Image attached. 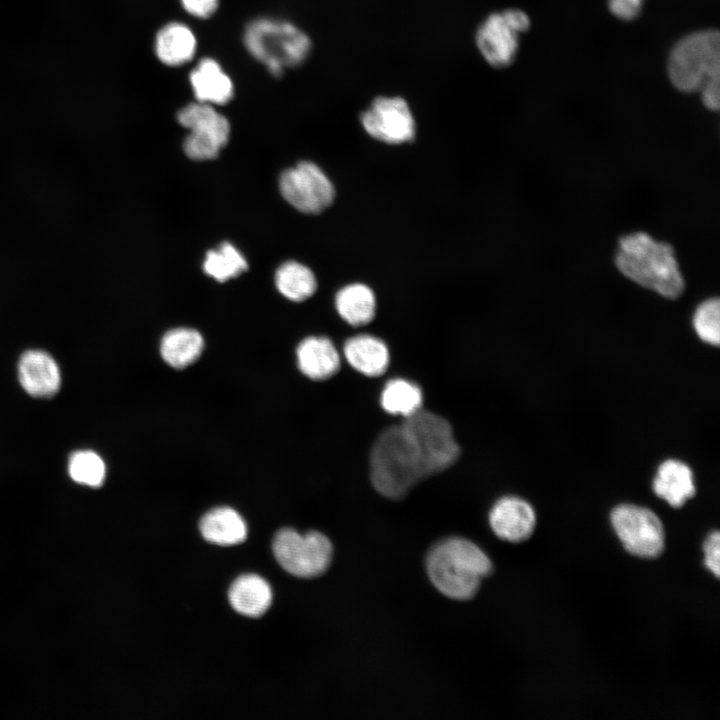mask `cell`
Returning a JSON list of instances; mask_svg holds the SVG:
<instances>
[{
	"label": "cell",
	"mask_w": 720,
	"mask_h": 720,
	"mask_svg": "<svg viewBox=\"0 0 720 720\" xmlns=\"http://www.w3.org/2000/svg\"><path fill=\"white\" fill-rule=\"evenodd\" d=\"M243 40L249 53L277 77L283 68L302 64L312 47L308 35L298 27L272 19L250 22Z\"/></svg>",
	"instance_id": "cell-5"
},
{
	"label": "cell",
	"mask_w": 720,
	"mask_h": 720,
	"mask_svg": "<svg viewBox=\"0 0 720 720\" xmlns=\"http://www.w3.org/2000/svg\"><path fill=\"white\" fill-rule=\"evenodd\" d=\"M335 308L348 325L362 327L371 323L376 316V297L365 284H349L337 292Z\"/></svg>",
	"instance_id": "cell-20"
},
{
	"label": "cell",
	"mask_w": 720,
	"mask_h": 720,
	"mask_svg": "<svg viewBox=\"0 0 720 720\" xmlns=\"http://www.w3.org/2000/svg\"><path fill=\"white\" fill-rule=\"evenodd\" d=\"M461 454L452 422L423 407L376 432L367 453L368 478L379 495L401 500L419 483L452 468Z\"/></svg>",
	"instance_id": "cell-1"
},
{
	"label": "cell",
	"mask_w": 720,
	"mask_h": 720,
	"mask_svg": "<svg viewBox=\"0 0 720 720\" xmlns=\"http://www.w3.org/2000/svg\"><path fill=\"white\" fill-rule=\"evenodd\" d=\"M70 477L79 484L99 487L105 479V464L93 451H77L70 456L68 463Z\"/></svg>",
	"instance_id": "cell-26"
},
{
	"label": "cell",
	"mask_w": 720,
	"mask_h": 720,
	"mask_svg": "<svg viewBox=\"0 0 720 720\" xmlns=\"http://www.w3.org/2000/svg\"><path fill=\"white\" fill-rule=\"evenodd\" d=\"M530 27L528 15L509 8L488 15L478 26L475 44L484 60L494 68L512 64L519 48V35Z\"/></svg>",
	"instance_id": "cell-7"
},
{
	"label": "cell",
	"mask_w": 720,
	"mask_h": 720,
	"mask_svg": "<svg viewBox=\"0 0 720 720\" xmlns=\"http://www.w3.org/2000/svg\"><path fill=\"white\" fill-rule=\"evenodd\" d=\"M672 84L685 93L700 92L703 104L719 109L720 36L717 30L692 33L673 48L668 61Z\"/></svg>",
	"instance_id": "cell-3"
},
{
	"label": "cell",
	"mask_w": 720,
	"mask_h": 720,
	"mask_svg": "<svg viewBox=\"0 0 720 720\" xmlns=\"http://www.w3.org/2000/svg\"><path fill=\"white\" fill-rule=\"evenodd\" d=\"M189 80L198 102L225 104L233 96L231 79L211 58L202 59L191 71Z\"/></svg>",
	"instance_id": "cell-18"
},
{
	"label": "cell",
	"mask_w": 720,
	"mask_h": 720,
	"mask_svg": "<svg viewBox=\"0 0 720 720\" xmlns=\"http://www.w3.org/2000/svg\"><path fill=\"white\" fill-rule=\"evenodd\" d=\"M279 189L283 198L295 209L318 214L334 201L335 189L325 173L314 163L300 162L282 172Z\"/></svg>",
	"instance_id": "cell-10"
},
{
	"label": "cell",
	"mask_w": 720,
	"mask_h": 720,
	"mask_svg": "<svg viewBox=\"0 0 720 720\" xmlns=\"http://www.w3.org/2000/svg\"><path fill=\"white\" fill-rule=\"evenodd\" d=\"M177 120L190 131L183 149L192 160L216 158L229 140L228 120L208 103L188 104L177 113Z\"/></svg>",
	"instance_id": "cell-8"
},
{
	"label": "cell",
	"mask_w": 720,
	"mask_h": 720,
	"mask_svg": "<svg viewBox=\"0 0 720 720\" xmlns=\"http://www.w3.org/2000/svg\"><path fill=\"white\" fill-rule=\"evenodd\" d=\"M274 556L288 573L313 578L329 567L333 547L326 535L318 531L300 534L292 528L279 530L272 543Z\"/></svg>",
	"instance_id": "cell-6"
},
{
	"label": "cell",
	"mask_w": 720,
	"mask_h": 720,
	"mask_svg": "<svg viewBox=\"0 0 720 720\" xmlns=\"http://www.w3.org/2000/svg\"><path fill=\"white\" fill-rule=\"evenodd\" d=\"M199 526L202 536L217 545L239 544L247 537L244 519L230 507H217L208 511L201 518Z\"/></svg>",
	"instance_id": "cell-21"
},
{
	"label": "cell",
	"mask_w": 720,
	"mask_h": 720,
	"mask_svg": "<svg viewBox=\"0 0 720 720\" xmlns=\"http://www.w3.org/2000/svg\"><path fill=\"white\" fill-rule=\"evenodd\" d=\"M612 526L631 554L655 558L664 549L665 533L658 516L645 507L622 504L611 513Z\"/></svg>",
	"instance_id": "cell-9"
},
{
	"label": "cell",
	"mask_w": 720,
	"mask_h": 720,
	"mask_svg": "<svg viewBox=\"0 0 720 720\" xmlns=\"http://www.w3.org/2000/svg\"><path fill=\"white\" fill-rule=\"evenodd\" d=\"M248 264L241 252L229 242L207 252L204 272L217 281L224 282L246 271Z\"/></svg>",
	"instance_id": "cell-25"
},
{
	"label": "cell",
	"mask_w": 720,
	"mask_h": 720,
	"mask_svg": "<svg viewBox=\"0 0 720 720\" xmlns=\"http://www.w3.org/2000/svg\"><path fill=\"white\" fill-rule=\"evenodd\" d=\"M297 364L304 376L314 381H325L341 370V354L327 336L304 338L296 349Z\"/></svg>",
	"instance_id": "cell-14"
},
{
	"label": "cell",
	"mask_w": 720,
	"mask_h": 720,
	"mask_svg": "<svg viewBox=\"0 0 720 720\" xmlns=\"http://www.w3.org/2000/svg\"><path fill=\"white\" fill-rule=\"evenodd\" d=\"M195 50V36L184 24L169 23L157 33L155 52L166 65L177 66L191 60Z\"/></svg>",
	"instance_id": "cell-22"
},
{
	"label": "cell",
	"mask_w": 720,
	"mask_h": 720,
	"mask_svg": "<svg viewBox=\"0 0 720 720\" xmlns=\"http://www.w3.org/2000/svg\"><path fill=\"white\" fill-rule=\"evenodd\" d=\"M342 354L351 369L368 378L383 376L392 360L389 345L384 339L370 333L347 338L342 346Z\"/></svg>",
	"instance_id": "cell-12"
},
{
	"label": "cell",
	"mask_w": 720,
	"mask_h": 720,
	"mask_svg": "<svg viewBox=\"0 0 720 720\" xmlns=\"http://www.w3.org/2000/svg\"><path fill=\"white\" fill-rule=\"evenodd\" d=\"M653 490L657 496L666 500L672 507H681L695 494L693 474L685 463L669 459L657 470L653 481Z\"/></svg>",
	"instance_id": "cell-19"
},
{
	"label": "cell",
	"mask_w": 720,
	"mask_h": 720,
	"mask_svg": "<svg viewBox=\"0 0 720 720\" xmlns=\"http://www.w3.org/2000/svg\"><path fill=\"white\" fill-rule=\"evenodd\" d=\"M427 574L438 591L455 600H467L478 591L481 580L492 572L484 551L464 538L436 544L426 559Z\"/></svg>",
	"instance_id": "cell-4"
},
{
	"label": "cell",
	"mask_w": 720,
	"mask_h": 720,
	"mask_svg": "<svg viewBox=\"0 0 720 720\" xmlns=\"http://www.w3.org/2000/svg\"><path fill=\"white\" fill-rule=\"evenodd\" d=\"M705 565L716 576L720 575V534H710L704 543Z\"/></svg>",
	"instance_id": "cell-28"
},
{
	"label": "cell",
	"mask_w": 720,
	"mask_h": 720,
	"mask_svg": "<svg viewBox=\"0 0 720 720\" xmlns=\"http://www.w3.org/2000/svg\"><path fill=\"white\" fill-rule=\"evenodd\" d=\"M364 130L374 139L402 144L415 138L416 123L408 102L400 96H377L360 115Z\"/></svg>",
	"instance_id": "cell-11"
},
{
	"label": "cell",
	"mask_w": 720,
	"mask_h": 720,
	"mask_svg": "<svg viewBox=\"0 0 720 720\" xmlns=\"http://www.w3.org/2000/svg\"><path fill=\"white\" fill-rule=\"evenodd\" d=\"M693 326L698 337L711 345L720 342V303L718 298L702 302L693 316Z\"/></svg>",
	"instance_id": "cell-27"
},
{
	"label": "cell",
	"mask_w": 720,
	"mask_h": 720,
	"mask_svg": "<svg viewBox=\"0 0 720 720\" xmlns=\"http://www.w3.org/2000/svg\"><path fill=\"white\" fill-rule=\"evenodd\" d=\"M18 378L25 391L35 397H51L61 384L57 363L41 350H29L21 355Z\"/></svg>",
	"instance_id": "cell-15"
},
{
	"label": "cell",
	"mask_w": 720,
	"mask_h": 720,
	"mask_svg": "<svg viewBox=\"0 0 720 720\" xmlns=\"http://www.w3.org/2000/svg\"><path fill=\"white\" fill-rule=\"evenodd\" d=\"M203 347L204 341L198 331L181 327L165 333L161 340L160 351L168 365L182 369L199 358Z\"/></svg>",
	"instance_id": "cell-23"
},
{
	"label": "cell",
	"mask_w": 720,
	"mask_h": 720,
	"mask_svg": "<svg viewBox=\"0 0 720 720\" xmlns=\"http://www.w3.org/2000/svg\"><path fill=\"white\" fill-rule=\"evenodd\" d=\"M275 284L283 296L294 302L308 299L317 289L313 272L296 261H287L279 266L275 273Z\"/></svg>",
	"instance_id": "cell-24"
},
{
	"label": "cell",
	"mask_w": 720,
	"mask_h": 720,
	"mask_svg": "<svg viewBox=\"0 0 720 720\" xmlns=\"http://www.w3.org/2000/svg\"><path fill=\"white\" fill-rule=\"evenodd\" d=\"M272 598V589L268 582L255 574L238 577L228 591L232 608L248 617L263 615L271 606Z\"/></svg>",
	"instance_id": "cell-17"
},
{
	"label": "cell",
	"mask_w": 720,
	"mask_h": 720,
	"mask_svg": "<svg viewBox=\"0 0 720 720\" xmlns=\"http://www.w3.org/2000/svg\"><path fill=\"white\" fill-rule=\"evenodd\" d=\"M378 403L387 415L406 418L423 408L425 392L415 381L406 377H392L382 386Z\"/></svg>",
	"instance_id": "cell-16"
},
{
	"label": "cell",
	"mask_w": 720,
	"mask_h": 720,
	"mask_svg": "<svg viewBox=\"0 0 720 720\" xmlns=\"http://www.w3.org/2000/svg\"><path fill=\"white\" fill-rule=\"evenodd\" d=\"M643 0H609L608 5L611 13L622 19L632 20L636 18L642 8Z\"/></svg>",
	"instance_id": "cell-29"
},
{
	"label": "cell",
	"mask_w": 720,
	"mask_h": 720,
	"mask_svg": "<svg viewBox=\"0 0 720 720\" xmlns=\"http://www.w3.org/2000/svg\"><path fill=\"white\" fill-rule=\"evenodd\" d=\"M489 524L499 538L509 542H521L533 533L536 515L525 500L516 496H504L492 506Z\"/></svg>",
	"instance_id": "cell-13"
},
{
	"label": "cell",
	"mask_w": 720,
	"mask_h": 720,
	"mask_svg": "<svg viewBox=\"0 0 720 720\" xmlns=\"http://www.w3.org/2000/svg\"><path fill=\"white\" fill-rule=\"evenodd\" d=\"M181 3L191 15L207 18L215 12L218 0H181Z\"/></svg>",
	"instance_id": "cell-30"
},
{
	"label": "cell",
	"mask_w": 720,
	"mask_h": 720,
	"mask_svg": "<svg viewBox=\"0 0 720 720\" xmlns=\"http://www.w3.org/2000/svg\"><path fill=\"white\" fill-rule=\"evenodd\" d=\"M615 262L627 278L663 297L675 299L684 291L685 283L673 247L644 232L619 239Z\"/></svg>",
	"instance_id": "cell-2"
}]
</instances>
